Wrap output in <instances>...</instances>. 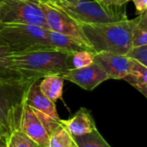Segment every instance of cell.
<instances>
[{
  "mask_svg": "<svg viewBox=\"0 0 147 147\" xmlns=\"http://www.w3.org/2000/svg\"><path fill=\"white\" fill-rule=\"evenodd\" d=\"M60 123V122H59ZM47 147H78L73 137L65 129L64 127H59L50 135Z\"/></svg>",
  "mask_w": 147,
  "mask_h": 147,
  "instance_id": "17",
  "label": "cell"
},
{
  "mask_svg": "<svg viewBox=\"0 0 147 147\" xmlns=\"http://www.w3.org/2000/svg\"><path fill=\"white\" fill-rule=\"evenodd\" d=\"M36 147H39V146H36Z\"/></svg>",
  "mask_w": 147,
  "mask_h": 147,
  "instance_id": "32",
  "label": "cell"
},
{
  "mask_svg": "<svg viewBox=\"0 0 147 147\" xmlns=\"http://www.w3.org/2000/svg\"><path fill=\"white\" fill-rule=\"evenodd\" d=\"M37 80L8 82L0 80V128L6 135L20 129L27 95Z\"/></svg>",
  "mask_w": 147,
  "mask_h": 147,
  "instance_id": "3",
  "label": "cell"
},
{
  "mask_svg": "<svg viewBox=\"0 0 147 147\" xmlns=\"http://www.w3.org/2000/svg\"><path fill=\"white\" fill-rule=\"evenodd\" d=\"M95 1H97V2H100L102 3H104V4H108V5H116L115 4V0H95Z\"/></svg>",
  "mask_w": 147,
  "mask_h": 147,
  "instance_id": "25",
  "label": "cell"
},
{
  "mask_svg": "<svg viewBox=\"0 0 147 147\" xmlns=\"http://www.w3.org/2000/svg\"><path fill=\"white\" fill-rule=\"evenodd\" d=\"M40 91L53 102L62 99L64 78L58 74H51L42 78L39 83Z\"/></svg>",
  "mask_w": 147,
  "mask_h": 147,
  "instance_id": "14",
  "label": "cell"
},
{
  "mask_svg": "<svg viewBox=\"0 0 147 147\" xmlns=\"http://www.w3.org/2000/svg\"><path fill=\"white\" fill-rule=\"evenodd\" d=\"M2 1H3V0H0V3H1V2H2Z\"/></svg>",
  "mask_w": 147,
  "mask_h": 147,
  "instance_id": "31",
  "label": "cell"
},
{
  "mask_svg": "<svg viewBox=\"0 0 147 147\" xmlns=\"http://www.w3.org/2000/svg\"><path fill=\"white\" fill-rule=\"evenodd\" d=\"M129 1H132V0H115V4L116 5H126V3H127Z\"/></svg>",
  "mask_w": 147,
  "mask_h": 147,
  "instance_id": "26",
  "label": "cell"
},
{
  "mask_svg": "<svg viewBox=\"0 0 147 147\" xmlns=\"http://www.w3.org/2000/svg\"><path fill=\"white\" fill-rule=\"evenodd\" d=\"M37 1H42V0H37Z\"/></svg>",
  "mask_w": 147,
  "mask_h": 147,
  "instance_id": "30",
  "label": "cell"
},
{
  "mask_svg": "<svg viewBox=\"0 0 147 147\" xmlns=\"http://www.w3.org/2000/svg\"><path fill=\"white\" fill-rule=\"evenodd\" d=\"M32 24L48 29L43 10L37 0H3L0 24Z\"/></svg>",
  "mask_w": 147,
  "mask_h": 147,
  "instance_id": "6",
  "label": "cell"
},
{
  "mask_svg": "<svg viewBox=\"0 0 147 147\" xmlns=\"http://www.w3.org/2000/svg\"><path fill=\"white\" fill-rule=\"evenodd\" d=\"M0 131H1V132H2V133H3V134H4V133H3V130H2V129H1V128H0ZM5 135H6V134H5ZM7 136H9V135H7Z\"/></svg>",
  "mask_w": 147,
  "mask_h": 147,
  "instance_id": "29",
  "label": "cell"
},
{
  "mask_svg": "<svg viewBox=\"0 0 147 147\" xmlns=\"http://www.w3.org/2000/svg\"><path fill=\"white\" fill-rule=\"evenodd\" d=\"M5 137H7V135H4V134L0 131V145H1V143H2V141H3V140Z\"/></svg>",
  "mask_w": 147,
  "mask_h": 147,
  "instance_id": "28",
  "label": "cell"
},
{
  "mask_svg": "<svg viewBox=\"0 0 147 147\" xmlns=\"http://www.w3.org/2000/svg\"><path fill=\"white\" fill-rule=\"evenodd\" d=\"M71 55V53L59 50L43 49L12 54L10 60L20 71L41 79L45 76L61 75L72 69Z\"/></svg>",
  "mask_w": 147,
  "mask_h": 147,
  "instance_id": "2",
  "label": "cell"
},
{
  "mask_svg": "<svg viewBox=\"0 0 147 147\" xmlns=\"http://www.w3.org/2000/svg\"><path fill=\"white\" fill-rule=\"evenodd\" d=\"M39 3L43 10L48 30L65 34L88 50L95 53L77 21L56 5L41 1H39Z\"/></svg>",
  "mask_w": 147,
  "mask_h": 147,
  "instance_id": "7",
  "label": "cell"
},
{
  "mask_svg": "<svg viewBox=\"0 0 147 147\" xmlns=\"http://www.w3.org/2000/svg\"><path fill=\"white\" fill-rule=\"evenodd\" d=\"M48 29L32 24H0V41L8 45L13 54L52 49L47 40Z\"/></svg>",
  "mask_w": 147,
  "mask_h": 147,
  "instance_id": "4",
  "label": "cell"
},
{
  "mask_svg": "<svg viewBox=\"0 0 147 147\" xmlns=\"http://www.w3.org/2000/svg\"><path fill=\"white\" fill-rule=\"evenodd\" d=\"M59 122L73 137L84 135L97 129L91 112L85 108L78 109L77 113L68 120L60 119Z\"/></svg>",
  "mask_w": 147,
  "mask_h": 147,
  "instance_id": "11",
  "label": "cell"
},
{
  "mask_svg": "<svg viewBox=\"0 0 147 147\" xmlns=\"http://www.w3.org/2000/svg\"><path fill=\"white\" fill-rule=\"evenodd\" d=\"M7 140H8V136H7V137H5V138L3 140V141H2V143H1V145H0V147H8V142H7Z\"/></svg>",
  "mask_w": 147,
  "mask_h": 147,
  "instance_id": "27",
  "label": "cell"
},
{
  "mask_svg": "<svg viewBox=\"0 0 147 147\" xmlns=\"http://www.w3.org/2000/svg\"><path fill=\"white\" fill-rule=\"evenodd\" d=\"M140 16L134 19L105 23H79L94 52L125 55L132 47L134 28Z\"/></svg>",
  "mask_w": 147,
  "mask_h": 147,
  "instance_id": "1",
  "label": "cell"
},
{
  "mask_svg": "<svg viewBox=\"0 0 147 147\" xmlns=\"http://www.w3.org/2000/svg\"><path fill=\"white\" fill-rule=\"evenodd\" d=\"M78 0H42L41 2H46V3H50L53 4H57L59 3H75Z\"/></svg>",
  "mask_w": 147,
  "mask_h": 147,
  "instance_id": "24",
  "label": "cell"
},
{
  "mask_svg": "<svg viewBox=\"0 0 147 147\" xmlns=\"http://www.w3.org/2000/svg\"><path fill=\"white\" fill-rule=\"evenodd\" d=\"M47 40H48V44L52 49L59 50V51L66 52L69 53H73L83 51V50L90 51L84 47H83L82 45H80L72 38L65 34H62L53 32L51 30H48Z\"/></svg>",
  "mask_w": 147,
  "mask_h": 147,
  "instance_id": "15",
  "label": "cell"
},
{
  "mask_svg": "<svg viewBox=\"0 0 147 147\" xmlns=\"http://www.w3.org/2000/svg\"><path fill=\"white\" fill-rule=\"evenodd\" d=\"M125 56L140 63L145 66H147V45L132 47L125 54Z\"/></svg>",
  "mask_w": 147,
  "mask_h": 147,
  "instance_id": "22",
  "label": "cell"
},
{
  "mask_svg": "<svg viewBox=\"0 0 147 147\" xmlns=\"http://www.w3.org/2000/svg\"><path fill=\"white\" fill-rule=\"evenodd\" d=\"M4 135H5V134H4Z\"/></svg>",
  "mask_w": 147,
  "mask_h": 147,
  "instance_id": "33",
  "label": "cell"
},
{
  "mask_svg": "<svg viewBox=\"0 0 147 147\" xmlns=\"http://www.w3.org/2000/svg\"><path fill=\"white\" fill-rule=\"evenodd\" d=\"M13 54L9 47L0 41V80L8 82H22L27 80H40L17 69L10 60Z\"/></svg>",
  "mask_w": 147,
  "mask_h": 147,
  "instance_id": "12",
  "label": "cell"
},
{
  "mask_svg": "<svg viewBox=\"0 0 147 147\" xmlns=\"http://www.w3.org/2000/svg\"><path fill=\"white\" fill-rule=\"evenodd\" d=\"M139 16V21L133 31L132 47L147 45V13L145 12Z\"/></svg>",
  "mask_w": 147,
  "mask_h": 147,
  "instance_id": "19",
  "label": "cell"
},
{
  "mask_svg": "<svg viewBox=\"0 0 147 147\" xmlns=\"http://www.w3.org/2000/svg\"><path fill=\"white\" fill-rule=\"evenodd\" d=\"M123 79L147 97V66L133 59L129 73Z\"/></svg>",
  "mask_w": 147,
  "mask_h": 147,
  "instance_id": "16",
  "label": "cell"
},
{
  "mask_svg": "<svg viewBox=\"0 0 147 147\" xmlns=\"http://www.w3.org/2000/svg\"><path fill=\"white\" fill-rule=\"evenodd\" d=\"M136 8V13L138 15H141L146 12L147 0H132Z\"/></svg>",
  "mask_w": 147,
  "mask_h": 147,
  "instance_id": "23",
  "label": "cell"
},
{
  "mask_svg": "<svg viewBox=\"0 0 147 147\" xmlns=\"http://www.w3.org/2000/svg\"><path fill=\"white\" fill-rule=\"evenodd\" d=\"M73 140L78 147H111L97 129L84 135L73 137Z\"/></svg>",
  "mask_w": 147,
  "mask_h": 147,
  "instance_id": "18",
  "label": "cell"
},
{
  "mask_svg": "<svg viewBox=\"0 0 147 147\" xmlns=\"http://www.w3.org/2000/svg\"><path fill=\"white\" fill-rule=\"evenodd\" d=\"M60 76L64 80L70 81L82 89L90 91L109 79L106 72L95 62L86 67L68 70Z\"/></svg>",
  "mask_w": 147,
  "mask_h": 147,
  "instance_id": "8",
  "label": "cell"
},
{
  "mask_svg": "<svg viewBox=\"0 0 147 147\" xmlns=\"http://www.w3.org/2000/svg\"><path fill=\"white\" fill-rule=\"evenodd\" d=\"M20 130L29 137L37 145V146L47 147V146L49 135L41 121L33 111L32 108L27 103L23 109L20 123Z\"/></svg>",
  "mask_w": 147,
  "mask_h": 147,
  "instance_id": "10",
  "label": "cell"
},
{
  "mask_svg": "<svg viewBox=\"0 0 147 147\" xmlns=\"http://www.w3.org/2000/svg\"><path fill=\"white\" fill-rule=\"evenodd\" d=\"M8 147H36L37 145L22 130L17 129L8 136Z\"/></svg>",
  "mask_w": 147,
  "mask_h": 147,
  "instance_id": "21",
  "label": "cell"
},
{
  "mask_svg": "<svg viewBox=\"0 0 147 147\" xmlns=\"http://www.w3.org/2000/svg\"><path fill=\"white\" fill-rule=\"evenodd\" d=\"M53 5L79 23H105L127 19L125 5H108L95 0H78L75 3H59Z\"/></svg>",
  "mask_w": 147,
  "mask_h": 147,
  "instance_id": "5",
  "label": "cell"
},
{
  "mask_svg": "<svg viewBox=\"0 0 147 147\" xmlns=\"http://www.w3.org/2000/svg\"><path fill=\"white\" fill-rule=\"evenodd\" d=\"M132 61L125 55L109 52L96 53L94 58V62L106 72L109 79H123L129 73Z\"/></svg>",
  "mask_w": 147,
  "mask_h": 147,
  "instance_id": "9",
  "label": "cell"
},
{
  "mask_svg": "<svg viewBox=\"0 0 147 147\" xmlns=\"http://www.w3.org/2000/svg\"><path fill=\"white\" fill-rule=\"evenodd\" d=\"M39 81L37 80L32 84L30 86L28 95H27V99H26V103L30 106L31 108L55 119V120H60L59 114L56 109L55 103L53 102L51 100H49L40 90L39 87Z\"/></svg>",
  "mask_w": 147,
  "mask_h": 147,
  "instance_id": "13",
  "label": "cell"
},
{
  "mask_svg": "<svg viewBox=\"0 0 147 147\" xmlns=\"http://www.w3.org/2000/svg\"><path fill=\"white\" fill-rule=\"evenodd\" d=\"M95 53L90 51H78L71 53V63L72 69H79L86 67L92 63H94Z\"/></svg>",
  "mask_w": 147,
  "mask_h": 147,
  "instance_id": "20",
  "label": "cell"
}]
</instances>
